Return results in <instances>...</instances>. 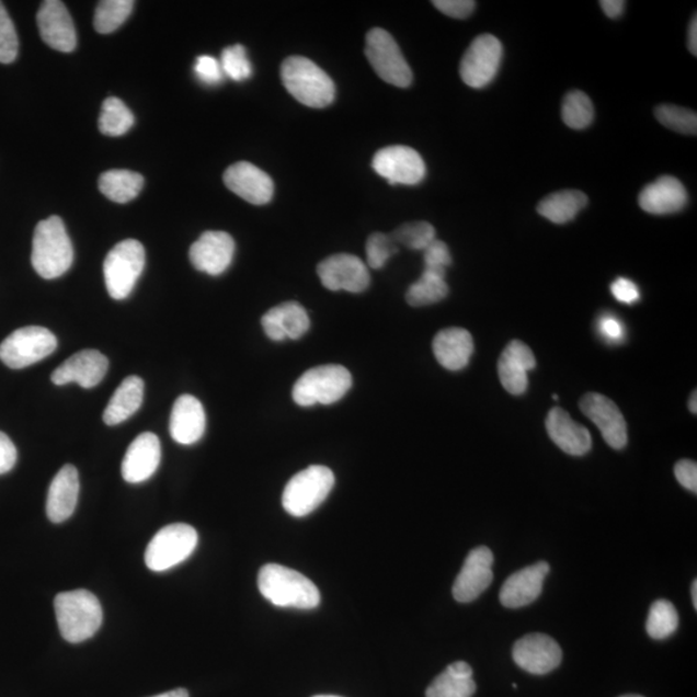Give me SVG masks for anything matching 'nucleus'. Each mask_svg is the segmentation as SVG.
<instances>
[{"instance_id": "obj_1", "label": "nucleus", "mask_w": 697, "mask_h": 697, "mask_svg": "<svg viewBox=\"0 0 697 697\" xmlns=\"http://www.w3.org/2000/svg\"><path fill=\"white\" fill-rule=\"evenodd\" d=\"M259 591L277 607L313 609L321 604V593L313 581L281 564H265L259 572Z\"/></svg>"}, {"instance_id": "obj_2", "label": "nucleus", "mask_w": 697, "mask_h": 697, "mask_svg": "<svg viewBox=\"0 0 697 697\" xmlns=\"http://www.w3.org/2000/svg\"><path fill=\"white\" fill-rule=\"evenodd\" d=\"M75 261V250L64 221L58 216L36 225L33 238L32 264L45 279L61 277Z\"/></svg>"}, {"instance_id": "obj_3", "label": "nucleus", "mask_w": 697, "mask_h": 697, "mask_svg": "<svg viewBox=\"0 0 697 697\" xmlns=\"http://www.w3.org/2000/svg\"><path fill=\"white\" fill-rule=\"evenodd\" d=\"M55 613L60 633L70 643H81L96 635L104 617L96 595L84 590L58 594Z\"/></svg>"}, {"instance_id": "obj_4", "label": "nucleus", "mask_w": 697, "mask_h": 697, "mask_svg": "<svg viewBox=\"0 0 697 697\" xmlns=\"http://www.w3.org/2000/svg\"><path fill=\"white\" fill-rule=\"evenodd\" d=\"M282 82L290 96L305 106L322 108L335 100V83L325 71L302 56L286 58L281 68Z\"/></svg>"}, {"instance_id": "obj_5", "label": "nucleus", "mask_w": 697, "mask_h": 697, "mask_svg": "<svg viewBox=\"0 0 697 697\" xmlns=\"http://www.w3.org/2000/svg\"><path fill=\"white\" fill-rule=\"evenodd\" d=\"M335 484L332 470L322 465H311L290 478L283 491L282 504L294 517L313 513L329 498Z\"/></svg>"}, {"instance_id": "obj_6", "label": "nucleus", "mask_w": 697, "mask_h": 697, "mask_svg": "<svg viewBox=\"0 0 697 697\" xmlns=\"http://www.w3.org/2000/svg\"><path fill=\"white\" fill-rule=\"evenodd\" d=\"M352 384V374L344 366H319L310 368L296 381L293 398L301 407L332 404L351 390Z\"/></svg>"}, {"instance_id": "obj_7", "label": "nucleus", "mask_w": 697, "mask_h": 697, "mask_svg": "<svg viewBox=\"0 0 697 697\" xmlns=\"http://www.w3.org/2000/svg\"><path fill=\"white\" fill-rule=\"evenodd\" d=\"M145 266V249L139 241L127 239L107 253L104 277L108 295L125 300L133 293Z\"/></svg>"}, {"instance_id": "obj_8", "label": "nucleus", "mask_w": 697, "mask_h": 697, "mask_svg": "<svg viewBox=\"0 0 697 697\" xmlns=\"http://www.w3.org/2000/svg\"><path fill=\"white\" fill-rule=\"evenodd\" d=\"M198 546V534L185 523H174L158 532L145 551V563L155 572H163L183 563Z\"/></svg>"}, {"instance_id": "obj_9", "label": "nucleus", "mask_w": 697, "mask_h": 697, "mask_svg": "<svg viewBox=\"0 0 697 697\" xmlns=\"http://www.w3.org/2000/svg\"><path fill=\"white\" fill-rule=\"evenodd\" d=\"M57 348L53 332L41 325H27L11 333L0 344V361L13 369L26 368L41 362Z\"/></svg>"}, {"instance_id": "obj_10", "label": "nucleus", "mask_w": 697, "mask_h": 697, "mask_svg": "<svg viewBox=\"0 0 697 697\" xmlns=\"http://www.w3.org/2000/svg\"><path fill=\"white\" fill-rule=\"evenodd\" d=\"M366 56L376 75L384 82L407 89L412 83V70L407 64L393 36L384 28L375 27L366 36Z\"/></svg>"}, {"instance_id": "obj_11", "label": "nucleus", "mask_w": 697, "mask_h": 697, "mask_svg": "<svg viewBox=\"0 0 697 697\" xmlns=\"http://www.w3.org/2000/svg\"><path fill=\"white\" fill-rule=\"evenodd\" d=\"M503 58V46L496 36L479 35L465 53L460 64L462 82L471 89H484L493 79Z\"/></svg>"}, {"instance_id": "obj_12", "label": "nucleus", "mask_w": 697, "mask_h": 697, "mask_svg": "<svg viewBox=\"0 0 697 697\" xmlns=\"http://www.w3.org/2000/svg\"><path fill=\"white\" fill-rule=\"evenodd\" d=\"M374 170L389 184L418 185L425 179L426 167L415 149L396 145L376 152Z\"/></svg>"}, {"instance_id": "obj_13", "label": "nucleus", "mask_w": 697, "mask_h": 697, "mask_svg": "<svg viewBox=\"0 0 697 697\" xmlns=\"http://www.w3.org/2000/svg\"><path fill=\"white\" fill-rule=\"evenodd\" d=\"M317 273L322 285L330 290L361 294L372 282L367 265L359 258L348 253L327 258L318 265Z\"/></svg>"}, {"instance_id": "obj_14", "label": "nucleus", "mask_w": 697, "mask_h": 697, "mask_svg": "<svg viewBox=\"0 0 697 697\" xmlns=\"http://www.w3.org/2000/svg\"><path fill=\"white\" fill-rule=\"evenodd\" d=\"M580 409L597 425L609 447L622 449L627 446V421L612 399L598 393H590L581 398Z\"/></svg>"}, {"instance_id": "obj_15", "label": "nucleus", "mask_w": 697, "mask_h": 697, "mask_svg": "<svg viewBox=\"0 0 697 697\" xmlns=\"http://www.w3.org/2000/svg\"><path fill=\"white\" fill-rule=\"evenodd\" d=\"M493 553L488 547H478L465 559L457 575L453 594L460 604H470L489 590L493 581Z\"/></svg>"}, {"instance_id": "obj_16", "label": "nucleus", "mask_w": 697, "mask_h": 697, "mask_svg": "<svg viewBox=\"0 0 697 697\" xmlns=\"http://www.w3.org/2000/svg\"><path fill=\"white\" fill-rule=\"evenodd\" d=\"M562 656L561 645L547 635L534 633L522 637L513 648L515 664L523 671L537 675L557 670Z\"/></svg>"}, {"instance_id": "obj_17", "label": "nucleus", "mask_w": 697, "mask_h": 697, "mask_svg": "<svg viewBox=\"0 0 697 697\" xmlns=\"http://www.w3.org/2000/svg\"><path fill=\"white\" fill-rule=\"evenodd\" d=\"M236 243L228 232L206 231L191 247L192 264L208 275H220L228 271L235 259Z\"/></svg>"}, {"instance_id": "obj_18", "label": "nucleus", "mask_w": 697, "mask_h": 697, "mask_svg": "<svg viewBox=\"0 0 697 697\" xmlns=\"http://www.w3.org/2000/svg\"><path fill=\"white\" fill-rule=\"evenodd\" d=\"M42 39L58 53H71L77 47V32L67 7L60 0L43 2L36 14Z\"/></svg>"}, {"instance_id": "obj_19", "label": "nucleus", "mask_w": 697, "mask_h": 697, "mask_svg": "<svg viewBox=\"0 0 697 697\" xmlns=\"http://www.w3.org/2000/svg\"><path fill=\"white\" fill-rule=\"evenodd\" d=\"M224 183L229 191L251 205L263 206L273 198V180L259 167L249 162L230 165L224 173Z\"/></svg>"}, {"instance_id": "obj_20", "label": "nucleus", "mask_w": 697, "mask_h": 697, "mask_svg": "<svg viewBox=\"0 0 697 697\" xmlns=\"http://www.w3.org/2000/svg\"><path fill=\"white\" fill-rule=\"evenodd\" d=\"M108 369V361L103 353L99 351H82L58 366L50 380L58 387L70 382H77L84 389L96 387L103 381Z\"/></svg>"}, {"instance_id": "obj_21", "label": "nucleus", "mask_w": 697, "mask_h": 697, "mask_svg": "<svg viewBox=\"0 0 697 697\" xmlns=\"http://www.w3.org/2000/svg\"><path fill=\"white\" fill-rule=\"evenodd\" d=\"M550 572L547 562H537L507 578L500 591V602L506 608H522L540 597L544 581Z\"/></svg>"}, {"instance_id": "obj_22", "label": "nucleus", "mask_w": 697, "mask_h": 697, "mask_svg": "<svg viewBox=\"0 0 697 697\" xmlns=\"http://www.w3.org/2000/svg\"><path fill=\"white\" fill-rule=\"evenodd\" d=\"M162 459L161 441L155 433H142L127 449L122 476L128 483H142L155 476Z\"/></svg>"}, {"instance_id": "obj_23", "label": "nucleus", "mask_w": 697, "mask_h": 697, "mask_svg": "<svg viewBox=\"0 0 697 697\" xmlns=\"http://www.w3.org/2000/svg\"><path fill=\"white\" fill-rule=\"evenodd\" d=\"M536 367L535 355L528 345L513 340L499 359V377L507 393L522 396L528 388V373Z\"/></svg>"}, {"instance_id": "obj_24", "label": "nucleus", "mask_w": 697, "mask_h": 697, "mask_svg": "<svg viewBox=\"0 0 697 697\" xmlns=\"http://www.w3.org/2000/svg\"><path fill=\"white\" fill-rule=\"evenodd\" d=\"M206 432V412L197 398L181 396L173 404L170 433L174 442L191 446L202 439Z\"/></svg>"}, {"instance_id": "obj_25", "label": "nucleus", "mask_w": 697, "mask_h": 697, "mask_svg": "<svg viewBox=\"0 0 697 697\" xmlns=\"http://www.w3.org/2000/svg\"><path fill=\"white\" fill-rule=\"evenodd\" d=\"M261 324L273 341L301 339L310 329L308 311L301 304L288 301L277 305L264 315Z\"/></svg>"}, {"instance_id": "obj_26", "label": "nucleus", "mask_w": 697, "mask_h": 697, "mask_svg": "<svg viewBox=\"0 0 697 697\" xmlns=\"http://www.w3.org/2000/svg\"><path fill=\"white\" fill-rule=\"evenodd\" d=\"M547 431L551 441L572 456H584L592 449V435L585 426L576 423L563 409L550 410L546 421Z\"/></svg>"}, {"instance_id": "obj_27", "label": "nucleus", "mask_w": 697, "mask_h": 697, "mask_svg": "<svg viewBox=\"0 0 697 697\" xmlns=\"http://www.w3.org/2000/svg\"><path fill=\"white\" fill-rule=\"evenodd\" d=\"M638 201L648 214L671 215L685 208L688 195L678 179L663 176L645 186Z\"/></svg>"}, {"instance_id": "obj_28", "label": "nucleus", "mask_w": 697, "mask_h": 697, "mask_svg": "<svg viewBox=\"0 0 697 697\" xmlns=\"http://www.w3.org/2000/svg\"><path fill=\"white\" fill-rule=\"evenodd\" d=\"M433 353L443 368L448 372H460L469 365L475 353V341L469 331L460 327H449L435 335Z\"/></svg>"}, {"instance_id": "obj_29", "label": "nucleus", "mask_w": 697, "mask_h": 697, "mask_svg": "<svg viewBox=\"0 0 697 697\" xmlns=\"http://www.w3.org/2000/svg\"><path fill=\"white\" fill-rule=\"evenodd\" d=\"M79 498V475L76 467L65 465L49 485L47 515L53 523H62L76 512Z\"/></svg>"}, {"instance_id": "obj_30", "label": "nucleus", "mask_w": 697, "mask_h": 697, "mask_svg": "<svg viewBox=\"0 0 697 697\" xmlns=\"http://www.w3.org/2000/svg\"><path fill=\"white\" fill-rule=\"evenodd\" d=\"M144 399V381L139 376H128L115 390L104 412L108 426L122 424L139 411Z\"/></svg>"}, {"instance_id": "obj_31", "label": "nucleus", "mask_w": 697, "mask_h": 697, "mask_svg": "<svg viewBox=\"0 0 697 697\" xmlns=\"http://www.w3.org/2000/svg\"><path fill=\"white\" fill-rule=\"evenodd\" d=\"M586 205L587 197L583 192L562 191L542 199L537 213L553 224H568L575 219Z\"/></svg>"}, {"instance_id": "obj_32", "label": "nucleus", "mask_w": 697, "mask_h": 697, "mask_svg": "<svg viewBox=\"0 0 697 697\" xmlns=\"http://www.w3.org/2000/svg\"><path fill=\"white\" fill-rule=\"evenodd\" d=\"M142 186L141 174L127 170L106 171L99 179L100 192L115 203L134 201L142 191Z\"/></svg>"}, {"instance_id": "obj_33", "label": "nucleus", "mask_w": 697, "mask_h": 697, "mask_svg": "<svg viewBox=\"0 0 697 697\" xmlns=\"http://www.w3.org/2000/svg\"><path fill=\"white\" fill-rule=\"evenodd\" d=\"M448 295L446 274L426 271L415 283H412L405 294V300L411 307H427L445 300Z\"/></svg>"}, {"instance_id": "obj_34", "label": "nucleus", "mask_w": 697, "mask_h": 697, "mask_svg": "<svg viewBox=\"0 0 697 697\" xmlns=\"http://www.w3.org/2000/svg\"><path fill=\"white\" fill-rule=\"evenodd\" d=\"M135 116L122 100L108 98L101 108L99 128L101 134L111 137L123 136L133 128Z\"/></svg>"}, {"instance_id": "obj_35", "label": "nucleus", "mask_w": 697, "mask_h": 697, "mask_svg": "<svg viewBox=\"0 0 697 697\" xmlns=\"http://www.w3.org/2000/svg\"><path fill=\"white\" fill-rule=\"evenodd\" d=\"M679 626V615L672 602L659 599L650 608L645 630L651 638L662 641L675 633Z\"/></svg>"}, {"instance_id": "obj_36", "label": "nucleus", "mask_w": 697, "mask_h": 697, "mask_svg": "<svg viewBox=\"0 0 697 697\" xmlns=\"http://www.w3.org/2000/svg\"><path fill=\"white\" fill-rule=\"evenodd\" d=\"M133 0H104L94 12L93 25L100 34H111L126 23L134 10Z\"/></svg>"}, {"instance_id": "obj_37", "label": "nucleus", "mask_w": 697, "mask_h": 697, "mask_svg": "<svg viewBox=\"0 0 697 697\" xmlns=\"http://www.w3.org/2000/svg\"><path fill=\"white\" fill-rule=\"evenodd\" d=\"M562 118L572 129H584L592 125L594 107L584 92L572 91L565 94L562 105Z\"/></svg>"}, {"instance_id": "obj_38", "label": "nucleus", "mask_w": 697, "mask_h": 697, "mask_svg": "<svg viewBox=\"0 0 697 697\" xmlns=\"http://www.w3.org/2000/svg\"><path fill=\"white\" fill-rule=\"evenodd\" d=\"M473 677H461L448 667L426 689V697H471L476 694Z\"/></svg>"}, {"instance_id": "obj_39", "label": "nucleus", "mask_w": 697, "mask_h": 697, "mask_svg": "<svg viewBox=\"0 0 697 697\" xmlns=\"http://www.w3.org/2000/svg\"><path fill=\"white\" fill-rule=\"evenodd\" d=\"M395 243L402 244L407 249L424 251L435 238V229L426 221L407 222L390 235Z\"/></svg>"}, {"instance_id": "obj_40", "label": "nucleus", "mask_w": 697, "mask_h": 697, "mask_svg": "<svg viewBox=\"0 0 697 697\" xmlns=\"http://www.w3.org/2000/svg\"><path fill=\"white\" fill-rule=\"evenodd\" d=\"M656 119L662 123L663 126L675 130V133L685 135L697 134V116L695 112L688 111V108L662 105L655 111Z\"/></svg>"}, {"instance_id": "obj_41", "label": "nucleus", "mask_w": 697, "mask_h": 697, "mask_svg": "<svg viewBox=\"0 0 697 697\" xmlns=\"http://www.w3.org/2000/svg\"><path fill=\"white\" fill-rule=\"evenodd\" d=\"M220 64L224 76L232 81L242 82L252 76V65L247 57L245 48L241 45L225 48Z\"/></svg>"}, {"instance_id": "obj_42", "label": "nucleus", "mask_w": 697, "mask_h": 697, "mask_svg": "<svg viewBox=\"0 0 697 697\" xmlns=\"http://www.w3.org/2000/svg\"><path fill=\"white\" fill-rule=\"evenodd\" d=\"M398 252V245L395 243L390 236L384 235V232H374L369 236L366 244L367 264L369 267L379 271L387 264V261L396 255Z\"/></svg>"}, {"instance_id": "obj_43", "label": "nucleus", "mask_w": 697, "mask_h": 697, "mask_svg": "<svg viewBox=\"0 0 697 697\" xmlns=\"http://www.w3.org/2000/svg\"><path fill=\"white\" fill-rule=\"evenodd\" d=\"M19 54V38L16 28L12 23L9 12L0 2V64H11L16 60Z\"/></svg>"}, {"instance_id": "obj_44", "label": "nucleus", "mask_w": 697, "mask_h": 697, "mask_svg": "<svg viewBox=\"0 0 697 697\" xmlns=\"http://www.w3.org/2000/svg\"><path fill=\"white\" fill-rule=\"evenodd\" d=\"M423 252L426 271L446 274L447 267L453 264L452 252L447 244L438 239H434Z\"/></svg>"}, {"instance_id": "obj_45", "label": "nucleus", "mask_w": 697, "mask_h": 697, "mask_svg": "<svg viewBox=\"0 0 697 697\" xmlns=\"http://www.w3.org/2000/svg\"><path fill=\"white\" fill-rule=\"evenodd\" d=\"M195 76L202 83L207 85H217L224 81V71L221 64L213 56H199L194 64Z\"/></svg>"}, {"instance_id": "obj_46", "label": "nucleus", "mask_w": 697, "mask_h": 697, "mask_svg": "<svg viewBox=\"0 0 697 697\" xmlns=\"http://www.w3.org/2000/svg\"><path fill=\"white\" fill-rule=\"evenodd\" d=\"M435 9L453 19H467L476 10V3L471 0H435Z\"/></svg>"}, {"instance_id": "obj_47", "label": "nucleus", "mask_w": 697, "mask_h": 697, "mask_svg": "<svg viewBox=\"0 0 697 697\" xmlns=\"http://www.w3.org/2000/svg\"><path fill=\"white\" fill-rule=\"evenodd\" d=\"M675 478L681 485L694 493L697 492V465L692 460H681L675 464Z\"/></svg>"}, {"instance_id": "obj_48", "label": "nucleus", "mask_w": 697, "mask_h": 697, "mask_svg": "<svg viewBox=\"0 0 697 697\" xmlns=\"http://www.w3.org/2000/svg\"><path fill=\"white\" fill-rule=\"evenodd\" d=\"M612 293L617 301L635 304L641 297L635 282L627 278H617L612 285Z\"/></svg>"}, {"instance_id": "obj_49", "label": "nucleus", "mask_w": 697, "mask_h": 697, "mask_svg": "<svg viewBox=\"0 0 697 697\" xmlns=\"http://www.w3.org/2000/svg\"><path fill=\"white\" fill-rule=\"evenodd\" d=\"M18 449L9 435L0 432V476L9 473L16 465Z\"/></svg>"}, {"instance_id": "obj_50", "label": "nucleus", "mask_w": 697, "mask_h": 697, "mask_svg": "<svg viewBox=\"0 0 697 697\" xmlns=\"http://www.w3.org/2000/svg\"><path fill=\"white\" fill-rule=\"evenodd\" d=\"M598 330L601 335L607 339L609 343H619L624 338V325L619 319L614 316L601 317Z\"/></svg>"}, {"instance_id": "obj_51", "label": "nucleus", "mask_w": 697, "mask_h": 697, "mask_svg": "<svg viewBox=\"0 0 697 697\" xmlns=\"http://www.w3.org/2000/svg\"><path fill=\"white\" fill-rule=\"evenodd\" d=\"M599 4L609 19L620 18L624 9H626V2H622V0H602Z\"/></svg>"}, {"instance_id": "obj_52", "label": "nucleus", "mask_w": 697, "mask_h": 697, "mask_svg": "<svg viewBox=\"0 0 697 697\" xmlns=\"http://www.w3.org/2000/svg\"><path fill=\"white\" fill-rule=\"evenodd\" d=\"M688 49L694 56L697 55V18L696 14L692 20L688 28Z\"/></svg>"}, {"instance_id": "obj_53", "label": "nucleus", "mask_w": 697, "mask_h": 697, "mask_svg": "<svg viewBox=\"0 0 697 697\" xmlns=\"http://www.w3.org/2000/svg\"><path fill=\"white\" fill-rule=\"evenodd\" d=\"M151 697H188V693L184 688L172 689V692L164 693Z\"/></svg>"}, {"instance_id": "obj_54", "label": "nucleus", "mask_w": 697, "mask_h": 697, "mask_svg": "<svg viewBox=\"0 0 697 697\" xmlns=\"http://www.w3.org/2000/svg\"><path fill=\"white\" fill-rule=\"evenodd\" d=\"M696 403H697V398H696V390H695L693 396H692V398H689V403H688L689 411H692L694 413V415H696V412H697Z\"/></svg>"}, {"instance_id": "obj_55", "label": "nucleus", "mask_w": 697, "mask_h": 697, "mask_svg": "<svg viewBox=\"0 0 697 697\" xmlns=\"http://www.w3.org/2000/svg\"><path fill=\"white\" fill-rule=\"evenodd\" d=\"M692 595H693L694 607L695 609H697V580H694L693 587H692Z\"/></svg>"}, {"instance_id": "obj_56", "label": "nucleus", "mask_w": 697, "mask_h": 697, "mask_svg": "<svg viewBox=\"0 0 697 697\" xmlns=\"http://www.w3.org/2000/svg\"><path fill=\"white\" fill-rule=\"evenodd\" d=\"M315 697H341V696H335V695H318Z\"/></svg>"}, {"instance_id": "obj_57", "label": "nucleus", "mask_w": 697, "mask_h": 697, "mask_svg": "<svg viewBox=\"0 0 697 697\" xmlns=\"http://www.w3.org/2000/svg\"><path fill=\"white\" fill-rule=\"evenodd\" d=\"M621 697H643L641 695H626V696H621Z\"/></svg>"}]
</instances>
